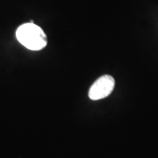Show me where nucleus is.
<instances>
[{
    "label": "nucleus",
    "instance_id": "nucleus-1",
    "mask_svg": "<svg viewBox=\"0 0 158 158\" xmlns=\"http://www.w3.org/2000/svg\"><path fill=\"white\" fill-rule=\"evenodd\" d=\"M18 40L31 51L42 50L47 45V36L38 26L32 23L21 25L16 31Z\"/></svg>",
    "mask_w": 158,
    "mask_h": 158
},
{
    "label": "nucleus",
    "instance_id": "nucleus-2",
    "mask_svg": "<svg viewBox=\"0 0 158 158\" xmlns=\"http://www.w3.org/2000/svg\"><path fill=\"white\" fill-rule=\"evenodd\" d=\"M115 80L112 76L105 75L100 77L90 87L89 97L92 100H99L107 98L113 92Z\"/></svg>",
    "mask_w": 158,
    "mask_h": 158
}]
</instances>
